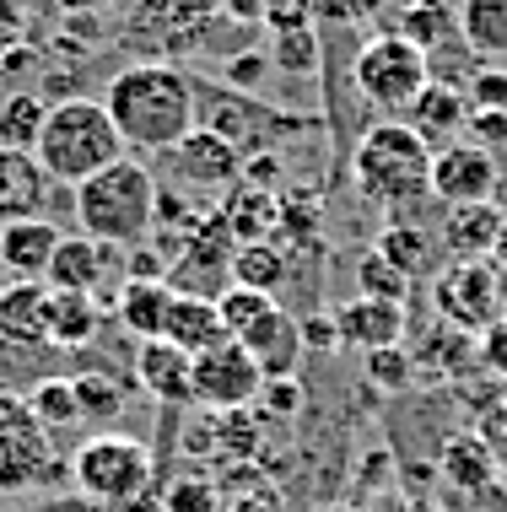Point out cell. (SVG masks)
Wrapping results in <instances>:
<instances>
[{
    "instance_id": "42",
    "label": "cell",
    "mask_w": 507,
    "mask_h": 512,
    "mask_svg": "<svg viewBox=\"0 0 507 512\" xmlns=\"http://www.w3.org/2000/svg\"><path fill=\"white\" fill-rule=\"evenodd\" d=\"M259 27H265L270 38L276 33H308V27H319V17H313V0H265V6H259Z\"/></svg>"
},
{
    "instance_id": "34",
    "label": "cell",
    "mask_w": 507,
    "mask_h": 512,
    "mask_svg": "<svg viewBox=\"0 0 507 512\" xmlns=\"http://www.w3.org/2000/svg\"><path fill=\"white\" fill-rule=\"evenodd\" d=\"M319 27H308V33H276L270 38V65H276V76H292V81H313L319 76Z\"/></svg>"
},
{
    "instance_id": "7",
    "label": "cell",
    "mask_w": 507,
    "mask_h": 512,
    "mask_svg": "<svg viewBox=\"0 0 507 512\" xmlns=\"http://www.w3.org/2000/svg\"><path fill=\"white\" fill-rule=\"evenodd\" d=\"M157 464H152V448L141 437H125V432H92L81 448L71 453V480L87 502H98L108 512H119L135 496L157 491L152 486Z\"/></svg>"
},
{
    "instance_id": "54",
    "label": "cell",
    "mask_w": 507,
    "mask_h": 512,
    "mask_svg": "<svg viewBox=\"0 0 507 512\" xmlns=\"http://www.w3.org/2000/svg\"><path fill=\"white\" fill-rule=\"evenodd\" d=\"M373 512H410L405 502H383V507H373Z\"/></svg>"
},
{
    "instance_id": "37",
    "label": "cell",
    "mask_w": 507,
    "mask_h": 512,
    "mask_svg": "<svg viewBox=\"0 0 507 512\" xmlns=\"http://www.w3.org/2000/svg\"><path fill=\"white\" fill-rule=\"evenodd\" d=\"M410 275L405 270H394L389 259L378 254V248H367L362 259H356V292L362 297H378V302H405L410 297Z\"/></svg>"
},
{
    "instance_id": "8",
    "label": "cell",
    "mask_w": 507,
    "mask_h": 512,
    "mask_svg": "<svg viewBox=\"0 0 507 512\" xmlns=\"http://www.w3.org/2000/svg\"><path fill=\"white\" fill-rule=\"evenodd\" d=\"M432 87V60L400 33H373L356 49V92H362L367 114L405 119L410 103Z\"/></svg>"
},
{
    "instance_id": "49",
    "label": "cell",
    "mask_w": 507,
    "mask_h": 512,
    "mask_svg": "<svg viewBox=\"0 0 507 512\" xmlns=\"http://www.w3.org/2000/svg\"><path fill=\"white\" fill-rule=\"evenodd\" d=\"M481 437L491 442V453H497V469L507 475V405H497V410L481 415Z\"/></svg>"
},
{
    "instance_id": "14",
    "label": "cell",
    "mask_w": 507,
    "mask_h": 512,
    "mask_svg": "<svg viewBox=\"0 0 507 512\" xmlns=\"http://www.w3.org/2000/svg\"><path fill=\"white\" fill-rule=\"evenodd\" d=\"M108 275H125V248H108L98 238H87V232H71V238H60L54 248V265L44 281L54 292H103Z\"/></svg>"
},
{
    "instance_id": "53",
    "label": "cell",
    "mask_w": 507,
    "mask_h": 512,
    "mask_svg": "<svg viewBox=\"0 0 507 512\" xmlns=\"http://www.w3.org/2000/svg\"><path fill=\"white\" fill-rule=\"evenodd\" d=\"M491 265L507 270V221H502V232H497V248H491Z\"/></svg>"
},
{
    "instance_id": "23",
    "label": "cell",
    "mask_w": 507,
    "mask_h": 512,
    "mask_svg": "<svg viewBox=\"0 0 507 512\" xmlns=\"http://www.w3.org/2000/svg\"><path fill=\"white\" fill-rule=\"evenodd\" d=\"M232 232V243H259V238H276L281 232V195L276 189H259V184H232L227 200L216 205Z\"/></svg>"
},
{
    "instance_id": "29",
    "label": "cell",
    "mask_w": 507,
    "mask_h": 512,
    "mask_svg": "<svg viewBox=\"0 0 507 512\" xmlns=\"http://www.w3.org/2000/svg\"><path fill=\"white\" fill-rule=\"evenodd\" d=\"M394 33L410 38L432 60V54H443L459 38V11H454V0H410L400 11V22H394Z\"/></svg>"
},
{
    "instance_id": "6",
    "label": "cell",
    "mask_w": 507,
    "mask_h": 512,
    "mask_svg": "<svg viewBox=\"0 0 507 512\" xmlns=\"http://www.w3.org/2000/svg\"><path fill=\"white\" fill-rule=\"evenodd\" d=\"M71 475V459H60L54 432L33 415L27 394L0 389V496L49 491Z\"/></svg>"
},
{
    "instance_id": "51",
    "label": "cell",
    "mask_w": 507,
    "mask_h": 512,
    "mask_svg": "<svg viewBox=\"0 0 507 512\" xmlns=\"http://www.w3.org/2000/svg\"><path fill=\"white\" fill-rule=\"evenodd\" d=\"M22 27V0H0V38H11Z\"/></svg>"
},
{
    "instance_id": "17",
    "label": "cell",
    "mask_w": 507,
    "mask_h": 512,
    "mask_svg": "<svg viewBox=\"0 0 507 512\" xmlns=\"http://www.w3.org/2000/svg\"><path fill=\"white\" fill-rule=\"evenodd\" d=\"M405 302H378V297H351L346 308H335V335L351 351H389L405 340Z\"/></svg>"
},
{
    "instance_id": "36",
    "label": "cell",
    "mask_w": 507,
    "mask_h": 512,
    "mask_svg": "<svg viewBox=\"0 0 507 512\" xmlns=\"http://www.w3.org/2000/svg\"><path fill=\"white\" fill-rule=\"evenodd\" d=\"M27 405H33V415L49 426V432H71V426H81V405H76L71 378H44L33 394H27Z\"/></svg>"
},
{
    "instance_id": "50",
    "label": "cell",
    "mask_w": 507,
    "mask_h": 512,
    "mask_svg": "<svg viewBox=\"0 0 507 512\" xmlns=\"http://www.w3.org/2000/svg\"><path fill=\"white\" fill-rule=\"evenodd\" d=\"M481 362L507 378V318H502V324H491L486 335H481Z\"/></svg>"
},
{
    "instance_id": "20",
    "label": "cell",
    "mask_w": 507,
    "mask_h": 512,
    "mask_svg": "<svg viewBox=\"0 0 507 512\" xmlns=\"http://www.w3.org/2000/svg\"><path fill=\"white\" fill-rule=\"evenodd\" d=\"M238 345L259 362V372H265V378H297V362H303V351H308V345H303V324H297V318L286 313L281 302H276L265 318H259V324H254Z\"/></svg>"
},
{
    "instance_id": "21",
    "label": "cell",
    "mask_w": 507,
    "mask_h": 512,
    "mask_svg": "<svg viewBox=\"0 0 507 512\" xmlns=\"http://www.w3.org/2000/svg\"><path fill=\"white\" fill-rule=\"evenodd\" d=\"M0 345L11 351L49 345V281H11L0 292Z\"/></svg>"
},
{
    "instance_id": "3",
    "label": "cell",
    "mask_w": 507,
    "mask_h": 512,
    "mask_svg": "<svg viewBox=\"0 0 507 512\" xmlns=\"http://www.w3.org/2000/svg\"><path fill=\"white\" fill-rule=\"evenodd\" d=\"M71 211L87 238L108 248H135L152 238V221H157V173L141 157H119L71 189Z\"/></svg>"
},
{
    "instance_id": "30",
    "label": "cell",
    "mask_w": 507,
    "mask_h": 512,
    "mask_svg": "<svg viewBox=\"0 0 507 512\" xmlns=\"http://www.w3.org/2000/svg\"><path fill=\"white\" fill-rule=\"evenodd\" d=\"M292 275V248L281 238H259V243H238L232 248V281L238 286H254V292H270L276 297Z\"/></svg>"
},
{
    "instance_id": "39",
    "label": "cell",
    "mask_w": 507,
    "mask_h": 512,
    "mask_svg": "<svg viewBox=\"0 0 507 512\" xmlns=\"http://www.w3.org/2000/svg\"><path fill=\"white\" fill-rule=\"evenodd\" d=\"M162 512H222V491L205 475H184L162 491Z\"/></svg>"
},
{
    "instance_id": "32",
    "label": "cell",
    "mask_w": 507,
    "mask_h": 512,
    "mask_svg": "<svg viewBox=\"0 0 507 512\" xmlns=\"http://www.w3.org/2000/svg\"><path fill=\"white\" fill-rule=\"evenodd\" d=\"M71 389H76V405H81V421H119L130 405V389L103 367H87V372H71Z\"/></svg>"
},
{
    "instance_id": "25",
    "label": "cell",
    "mask_w": 507,
    "mask_h": 512,
    "mask_svg": "<svg viewBox=\"0 0 507 512\" xmlns=\"http://www.w3.org/2000/svg\"><path fill=\"white\" fill-rule=\"evenodd\" d=\"M162 340H173L178 351H189V356L222 345L227 329H222L216 302H211V297H178V292H173V308H168V324H162Z\"/></svg>"
},
{
    "instance_id": "52",
    "label": "cell",
    "mask_w": 507,
    "mask_h": 512,
    "mask_svg": "<svg viewBox=\"0 0 507 512\" xmlns=\"http://www.w3.org/2000/svg\"><path fill=\"white\" fill-rule=\"evenodd\" d=\"M108 0H54V11H65V17H87V11H103Z\"/></svg>"
},
{
    "instance_id": "31",
    "label": "cell",
    "mask_w": 507,
    "mask_h": 512,
    "mask_svg": "<svg viewBox=\"0 0 507 512\" xmlns=\"http://www.w3.org/2000/svg\"><path fill=\"white\" fill-rule=\"evenodd\" d=\"M373 248L389 259L394 270H405L410 281H421V275L432 270V259H437V238L427 227H416V221H389V227L378 232Z\"/></svg>"
},
{
    "instance_id": "9",
    "label": "cell",
    "mask_w": 507,
    "mask_h": 512,
    "mask_svg": "<svg viewBox=\"0 0 507 512\" xmlns=\"http://www.w3.org/2000/svg\"><path fill=\"white\" fill-rule=\"evenodd\" d=\"M432 313L437 324L481 340L491 324L507 318V292L491 259H448L443 275L432 281Z\"/></svg>"
},
{
    "instance_id": "45",
    "label": "cell",
    "mask_w": 507,
    "mask_h": 512,
    "mask_svg": "<svg viewBox=\"0 0 507 512\" xmlns=\"http://www.w3.org/2000/svg\"><path fill=\"white\" fill-rule=\"evenodd\" d=\"M216 437H222L227 453H243V459H249V453L259 448V421L249 410H227L222 421H216Z\"/></svg>"
},
{
    "instance_id": "28",
    "label": "cell",
    "mask_w": 507,
    "mask_h": 512,
    "mask_svg": "<svg viewBox=\"0 0 507 512\" xmlns=\"http://www.w3.org/2000/svg\"><path fill=\"white\" fill-rule=\"evenodd\" d=\"M459 38L475 60L507 65V0H464L459 6Z\"/></svg>"
},
{
    "instance_id": "46",
    "label": "cell",
    "mask_w": 507,
    "mask_h": 512,
    "mask_svg": "<svg viewBox=\"0 0 507 512\" xmlns=\"http://www.w3.org/2000/svg\"><path fill=\"white\" fill-rule=\"evenodd\" d=\"M125 281H168V259H162L152 243L125 248Z\"/></svg>"
},
{
    "instance_id": "12",
    "label": "cell",
    "mask_w": 507,
    "mask_h": 512,
    "mask_svg": "<svg viewBox=\"0 0 507 512\" xmlns=\"http://www.w3.org/2000/svg\"><path fill=\"white\" fill-rule=\"evenodd\" d=\"M162 168L173 173L178 189H195V195H227V189L243 178V157L222 141V135H211V130L195 124L173 151H162Z\"/></svg>"
},
{
    "instance_id": "47",
    "label": "cell",
    "mask_w": 507,
    "mask_h": 512,
    "mask_svg": "<svg viewBox=\"0 0 507 512\" xmlns=\"http://www.w3.org/2000/svg\"><path fill=\"white\" fill-rule=\"evenodd\" d=\"M464 141H475V146H486V151L507 146V114H475L470 130H464Z\"/></svg>"
},
{
    "instance_id": "15",
    "label": "cell",
    "mask_w": 507,
    "mask_h": 512,
    "mask_svg": "<svg viewBox=\"0 0 507 512\" xmlns=\"http://www.w3.org/2000/svg\"><path fill=\"white\" fill-rule=\"evenodd\" d=\"M437 475H443V486L459 491V502H464V496L497 491L502 469H497V453H491V442L481 432H448L443 448H437Z\"/></svg>"
},
{
    "instance_id": "27",
    "label": "cell",
    "mask_w": 507,
    "mask_h": 512,
    "mask_svg": "<svg viewBox=\"0 0 507 512\" xmlns=\"http://www.w3.org/2000/svg\"><path fill=\"white\" fill-rule=\"evenodd\" d=\"M502 232V211L497 205H454L443 221V248L454 259H491Z\"/></svg>"
},
{
    "instance_id": "26",
    "label": "cell",
    "mask_w": 507,
    "mask_h": 512,
    "mask_svg": "<svg viewBox=\"0 0 507 512\" xmlns=\"http://www.w3.org/2000/svg\"><path fill=\"white\" fill-rule=\"evenodd\" d=\"M103 329V302L87 292H54L49 286V345L60 351H81Z\"/></svg>"
},
{
    "instance_id": "1",
    "label": "cell",
    "mask_w": 507,
    "mask_h": 512,
    "mask_svg": "<svg viewBox=\"0 0 507 512\" xmlns=\"http://www.w3.org/2000/svg\"><path fill=\"white\" fill-rule=\"evenodd\" d=\"M103 108L114 130L125 135V151H173L200 124L195 114V76L173 60H141L125 65L103 92Z\"/></svg>"
},
{
    "instance_id": "44",
    "label": "cell",
    "mask_w": 507,
    "mask_h": 512,
    "mask_svg": "<svg viewBox=\"0 0 507 512\" xmlns=\"http://www.w3.org/2000/svg\"><path fill=\"white\" fill-rule=\"evenodd\" d=\"M303 399L308 394H303V383H297V378H265V389H259L254 405L265 410L270 421H292V415L303 410Z\"/></svg>"
},
{
    "instance_id": "35",
    "label": "cell",
    "mask_w": 507,
    "mask_h": 512,
    "mask_svg": "<svg viewBox=\"0 0 507 512\" xmlns=\"http://www.w3.org/2000/svg\"><path fill=\"white\" fill-rule=\"evenodd\" d=\"M270 308H276V297H270V292H254V286H238V281H232L227 292L216 297V313H222L227 340H243Z\"/></svg>"
},
{
    "instance_id": "43",
    "label": "cell",
    "mask_w": 507,
    "mask_h": 512,
    "mask_svg": "<svg viewBox=\"0 0 507 512\" xmlns=\"http://www.w3.org/2000/svg\"><path fill=\"white\" fill-rule=\"evenodd\" d=\"M389 0H313V17L319 27H367Z\"/></svg>"
},
{
    "instance_id": "38",
    "label": "cell",
    "mask_w": 507,
    "mask_h": 512,
    "mask_svg": "<svg viewBox=\"0 0 507 512\" xmlns=\"http://www.w3.org/2000/svg\"><path fill=\"white\" fill-rule=\"evenodd\" d=\"M367 378L378 383V389L400 394L416 383V356L405 351V345H389V351H367Z\"/></svg>"
},
{
    "instance_id": "10",
    "label": "cell",
    "mask_w": 507,
    "mask_h": 512,
    "mask_svg": "<svg viewBox=\"0 0 507 512\" xmlns=\"http://www.w3.org/2000/svg\"><path fill=\"white\" fill-rule=\"evenodd\" d=\"M232 232L222 211H205L195 227L184 232V248L168 259V286L178 297H222L232 286Z\"/></svg>"
},
{
    "instance_id": "48",
    "label": "cell",
    "mask_w": 507,
    "mask_h": 512,
    "mask_svg": "<svg viewBox=\"0 0 507 512\" xmlns=\"http://www.w3.org/2000/svg\"><path fill=\"white\" fill-rule=\"evenodd\" d=\"M303 324V345L308 351H335L340 345V335H335V313L324 318V313H308V318H297Z\"/></svg>"
},
{
    "instance_id": "41",
    "label": "cell",
    "mask_w": 507,
    "mask_h": 512,
    "mask_svg": "<svg viewBox=\"0 0 507 512\" xmlns=\"http://www.w3.org/2000/svg\"><path fill=\"white\" fill-rule=\"evenodd\" d=\"M276 71L270 65V54L265 49H243V54H232V60H222V87H232V92H254L265 87V76Z\"/></svg>"
},
{
    "instance_id": "33",
    "label": "cell",
    "mask_w": 507,
    "mask_h": 512,
    "mask_svg": "<svg viewBox=\"0 0 507 512\" xmlns=\"http://www.w3.org/2000/svg\"><path fill=\"white\" fill-rule=\"evenodd\" d=\"M44 119H49V103L38 98V92H17V98H6V103H0V146L33 151Z\"/></svg>"
},
{
    "instance_id": "22",
    "label": "cell",
    "mask_w": 507,
    "mask_h": 512,
    "mask_svg": "<svg viewBox=\"0 0 507 512\" xmlns=\"http://www.w3.org/2000/svg\"><path fill=\"white\" fill-rule=\"evenodd\" d=\"M49 173L38 168L33 151H17V146H0V227L6 221H22V216H44L49 205Z\"/></svg>"
},
{
    "instance_id": "40",
    "label": "cell",
    "mask_w": 507,
    "mask_h": 512,
    "mask_svg": "<svg viewBox=\"0 0 507 512\" xmlns=\"http://www.w3.org/2000/svg\"><path fill=\"white\" fill-rule=\"evenodd\" d=\"M464 98L475 114H507V65H475Z\"/></svg>"
},
{
    "instance_id": "5",
    "label": "cell",
    "mask_w": 507,
    "mask_h": 512,
    "mask_svg": "<svg viewBox=\"0 0 507 512\" xmlns=\"http://www.w3.org/2000/svg\"><path fill=\"white\" fill-rule=\"evenodd\" d=\"M195 114H200V130L222 135L243 162L259 157V151H276L281 141H297V135L319 130V119L270 108V103L249 98V92H232L222 81H205V76H195Z\"/></svg>"
},
{
    "instance_id": "55",
    "label": "cell",
    "mask_w": 507,
    "mask_h": 512,
    "mask_svg": "<svg viewBox=\"0 0 507 512\" xmlns=\"http://www.w3.org/2000/svg\"><path fill=\"white\" fill-rule=\"evenodd\" d=\"M6 286H11V275H6V259H0V292H6Z\"/></svg>"
},
{
    "instance_id": "4",
    "label": "cell",
    "mask_w": 507,
    "mask_h": 512,
    "mask_svg": "<svg viewBox=\"0 0 507 512\" xmlns=\"http://www.w3.org/2000/svg\"><path fill=\"white\" fill-rule=\"evenodd\" d=\"M38 168L49 173V184H87L92 173H103L108 162L130 157L125 151V135L114 130L108 108L98 98H65L49 108L44 130H38V146H33Z\"/></svg>"
},
{
    "instance_id": "13",
    "label": "cell",
    "mask_w": 507,
    "mask_h": 512,
    "mask_svg": "<svg viewBox=\"0 0 507 512\" xmlns=\"http://www.w3.org/2000/svg\"><path fill=\"white\" fill-rule=\"evenodd\" d=\"M432 195L454 211V205H491L497 195V151L454 141L432 157Z\"/></svg>"
},
{
    "instance_id": "16",
    "label": "cell",
    "mask_w": 507,
    "mask_h": 512,
    "mask_svg": "<svg viewBox=\"0 0 507 512\" xmlns=\"http://www.w3.org/2000/svg\"><path fill=\"white\" fill-rule=\"evenodd\" d=\"M195 356L178 351L173 340H141L135 345V383L157 399V405H195Z\"/></svg>"
},
{
    "instance_id": "18",
    "label": "cell",
    "mask_w": 507,
    "mask_h": 512,
    "mask_svg": "<svg viewBox=\"0 0 507 512\" xmlns=\"http://www.w3.org/2000/svg\"><path fill=\"white\" fill-rule=\"evenodd\" d=\"M65 232L54 227L49 216H22L0 227V259H6L11 281H44L54 265V248H60Z\"/></svg>"
},
{
    "instance_id": "11",
    "label": "cell",
    "mask_w": 507,
    "mask_h": 512,
    "mask_svg": "<svg viewBox=\"0 0 507 512\" xmlns=\"http://www.w3.org/2000/svg\"><path fill=\"white\" fill-rule=\"evenodd\" d=\"M195 405L227 415V410H249L259 389H265V372H259V362L249 351H243L238 340H222L211 345V351L195 356Z\"/></svg>"
},
{
    "instance_id": "2",
    "label": "cell",
    "mask_w": 507,
    "mask_h": 512,
    "mask_svg": "<svg viewBox=\"0 0 507 512\" xmlns=\"http://www.w3.org/2000/svg\"><path fill=\"white\" fill-rule=\"evenodd\" d=\"M432 157L437 151L421 141L405 119H373L362 135H356V146L346 157V173H351V189L367 205L400 216L405 205L432 195Z\"/></svg>"
},
{
    "instance_id": "19",
    "label": "cell",
    "mask_w": 507,
    "mask_h": 512,
    "mask_svg": "<svg viewBox=\"0 0 507 512\" xmlns=\"http://www.w3.org/2000/svg\"><path fill=\"white\" fill-rule=\"evenodd\" d=\"M470 119H475V108H470V98H464V87H448V81H432V87L421 92L416 103H410V114H405V124H410V130H416L432 151L464 141Z\"/></svg>"
},
{
    "instance_id": "24",
    "label": "cell",
    "mask_w": 507,
    "mask_h": 512,
    "mask_svg": "<svg viewBox=\"0 0 507 512\" xmlns=\"http://www.w3.org/2000/svg\"><path fill=\"white\" fill-rule=\"evenodd\" d=\"M168 308H173V286L168 281H119L114 318H119V329H125L135 345H141V340H162Z\"/></svg>"
}]
</instances>
